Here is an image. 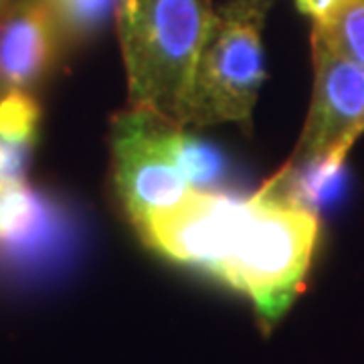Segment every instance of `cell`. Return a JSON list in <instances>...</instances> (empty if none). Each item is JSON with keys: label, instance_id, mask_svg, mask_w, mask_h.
Returning a JSON list of instances; mask_svg holds the SVG:
<instances>
[{"label": "cell", "instance_id": "6da1fadb", "mask_svg": "<svg viewBox=\"0 0 364 364\" xmlns=\"http://www.w3.org/2000/svg\"><path fill=\"white\" fill-rule=\"evenodd\" d=\"M213 11V0H119L116 23L130 107L154 109L184 126Z\"/></svg>", "mask_w": 364, "mask_h": 364}, {"label": "cell", "instance_id": "7a4b0ae2", "mask_svg": "<svg viewBox=\"0 0 364 364\" xmlns=\"http://www.w3.org/2000/svg\"><path fill=\"white\" fill-rule=\"evenodd\" d=\"M318 233L316 210L263 186L243 198L223 284L251 298L273 324L301 289Z\"/></svg>", "mask_w": 364, "mask_h": 364}, {"label": "cell", "instance_id": "3957f363", "mask_svg": "<svg viewBox=\"0 0 364 364\" xmlns=\"http://www.w3.org/2000/svg\"><path fill=\"white\" fill-rule=\"evenodd\" d=\"M275 0H219L196 61L184 126L249 124L265 77L261 31Z\"/></svg>", "mask_w": 364, "mask_h": 364}, {"label": "cell", "instance_id": "277c9868", "mask_svg": "<svg viewBox=\"0 0 364 364\" xmlns=\"http://www.w3.org/2000/svg\"><path fill=\"white\" fill-rule=\"evenodd\" d=\"M182 138L184 126L148 107H128L114 119V178L136 229L196 191L181 168Z\"/></svg>", "mask_w": 364, "mask_h": 364}, {"label": "cell", "instance_id": "5b68a950", "mask_svg": "<svg viewBox=\"0 0 364 364\" xmlns=\"http://www.w3.org/2000/svg\"><path fill=\"white\" fill-rule=\"evenodd\" d=\"M314 93L306 126L286 166L322 164L342 168L364 134V67L312 31Z\"/></svg>", "mask_w": 364, "mask_h": 364}, {"label": "cell", "instance_id": "8992f818", "mask_svg": "<svg viewBox=\"0 0 364 364\" xmlns=\"http://www.w3.org/2000/svg\"><path fill=\"white\" fill-rule=\"evenodd\" d=\"M241 207L243 198L213 191H195L181 205L150 219L138 229V233L162 255L223 282Z\"/></svg>", "mask_w": 364, "mask_h": 364}, {"label": "cell", "instance_id": "52a82bcc", "mask_svg": "<svg viewBox=\"0 0 364 364\" xmlns=\"http://www.w3.org/2000/svg\"><path fill=\"white\" fill-rule=\"evenodd\" d=\"M61 35L45 0L11 2L0 13V97L26 91L53 67Z\"/></svg>", "mask_w": 364, "mask_h": 364}, {"label": "cell", "instance_id": "ba28073f", "mask_svg": "<svg viewBox=\"0 0 364 364\" xmlns=\"http://www.w3.org/2000/svg\"><path fill=\"white\" fill-rule=\"evenodd\" d=\"M37 124L39 107L26 91H11L0 97V186L25 182Z\"/></svg>", "mask_w": 364, "mask_h": 364}, {"label": "cell", "instance_id": "9c48e42d", "mask_svg": "<svg viewBox=\"0 0 364 364\" xmlns=\"http://www.w3.org/2000/svg\"><path fill=\"white\" fill-rule=\"evenodd\" d=\"M47 205L25 182L0 186V243L28 245L49 231Z\"/></svg>", "mask_w": 364, "mask_h": 364}, {"label": "cell", "instance_id": "30bf717a", "mask_svg": "<svg viewBox=\"0 0 364 364\" xmlns=\"http://www.w3.org/2000/svg\"><path fill=\"white\" fill-rule=\"evenodd\" d=\"M336 51L364 67V0H338L334 11L322 23H312Z\"/></svg>", "mask_w": 364, "mask_h": 364}, {"label": "cell", "instance_id": "8fae6325", "mask_svg": "<svg viewBox=\"0 0 364 364\" xmlns=\"http://www.w3.org/2000/svg\"><path fill=\"white\" fill-rule=\"evenodd\" d=\"M61 41L77 43L91 37L117 11L119 0H45Z\"/></svg>", "mask_w": 364, "mask_h": 364}, {"label": "cell", "instance_id": "7c38bea8", "mask_svg": "<svg viewBox=\"0 0 364 364\" xmlns=\"http://www.w3.org/2000/svg\"><path fill=\"white\" fill-rule=\"evenodd\" d=\"M181 168L193 188L208 191L210 184L221 178L225 158L217 148L184 132L181 144Z\"/></svg>", "mask_w": 364, "mask_h": 364}, {"label": "cell", "instance_id": "4fadbf2b", "mask_svg": "<svg viewBox=\"0 0 364 364\" xmlns=\"http://www.w3.org/2000/svg\"><path fill=\"white\" fill-rule=\"evenodd\" d=\"M296 2L299 11L312 18V23H322L334 11L338 0H296Z\"/></svg>", "mask_w": 364, "mask_h": 364}, {"label": "cell", "instance_id": "5bb4252c", "mask_svg": "<svg viewBox=\"0 0 364 364\" xmlns=\"http://www.w3.org/2000/svg\"><path fill=\"white\" fill-rule=\"evenodd\" d=\"M9 4H11V0H0V13H2Z\"/></svg>", "mask_w": 364, "mask_h": 364}]
</instances>
